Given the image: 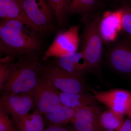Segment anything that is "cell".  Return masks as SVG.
Masks as SVG:
<instances>
[{
    "instance_id": "obj_1",
    "label": "cell",
    "mask_w": 131,
    "mask_h": 131,
    "mask_svg": "<svg viewBox=\"0 0 131 131\" xmlns=\"http://www.w3.org/2000/svg\"><path fill=\"white\" fill-rule=\"evenodd\" d=\"M41 35L35 28L24 22L1 19V54L15 58L24 55L37 54L42 46Z\"/></svg>"
},
{
    "instance_id": "obj_2",
    "label": "cell",
    "mask_w": 131,
    "mask_h": 131,
    "mask_svg": "<svg viewBox=\"0 0 131 131\" xmlns=\"http://www.w3.org/2000/svg\"><path fill=\"white\" fill-rule=\"evenodd\" d=\"M10 64L2 86V95L28 93L32 94L37 85L40 67L37 54L24 55Z\"/></svg>"
},
{
    "instance_id": "obj_3",
    "label": "cell",
    "mask_w": 131,
    "mask_h": 131,
    "mask_svg": "<svg viewBox=\"0 0 131 131\" xmlns=\"http://www.w3.org/2000/svg\"><path fill=\"white\" fill-rule=\"evenodd\" d=\"M101 17L94 14L86 20L82 34V51L87 71L95 70L100 67L103 55V41L100 31Z\"/></svg>"
},
{
    "instance_id": "obj_4",
    "label": "cell",
    "mask_w": 131,
    "mask_h": 131,
    "mask_svg": "<svg viewBox=\"0 0 131 131\" xmlns=\"http://www.w3.org/2000/svg\"><path fill=\"white\" fill-rule=\"evenodd\" d=\"M82 74L68 72L55 63L41 64L40 67V75L50 82L57 89L67 93L84 92Z\"/></svg>"
},
{
    "instance_id": "obj_5",
    "label": "cell",
    "mask_w": 131,
    "mask_h": 131,
    "mask_svg": "<svg viewBox=\"0 0 131 131\" xmlns=\"http://www.w3.org/2000/svg\"><path fill=\"white\" fill-rule=\"evenodd\" d=\"M17 1L35 29L42 35L53 29L56 16L48 0Z\"/></svg>"
},
{
    "instance_id": "obj_6",
    "label": "cell",
    "mask_w": 131,
    "mask_h": 131,
    "mask_svg": "<svg viewBox=\"0 0 131 131\" xmlns=\"http://www.w3.org/2000/svg\"><path fill=\"white\" fill-rule=\"evenodd\" d=\"M59 92L50 82L39 74L32 93L35 110L44 115L60 107L62 104Z\"/></svg>"
},
{
    "instance_id": "obj_7",
    "label": "cell",
    "mask_w": 131,
    "mask_h": 131,
    "mask_svg": "<svg viewBox=\"0 0 131 131\" xmlns=\"http://www.w3.org/2000/svg\"><path fill=\"white\" fill-rule=\"evenodd\" d=\"M108 64L118 73L131 74V39H124L115 42L106 54Z\"/></svg>"
},
{
    "instance_id": "obj_8",
    "label": "cell",
    "mask_w": 131,
    "mask_h": 131,
    "mask_svg": "<svg viewBox=\"0 0 131 131\" xmlns=\"http://www.w3.org/2000/svg\"><path fill=\"white\" fill-rule=\"evenodd\" d=\"M79 27L75 26L59 33L51 45L45 52L43 59L58 58L64 54L77 51L79 43Z\"/></svg>"
},
{
    "instance_id": "obj_9",
    "label": "cell",
    "mask_w": 131,
    "mask_h": 131,
    "mask_svg": "<svg viewBox=\"0 0 131 131\" xmlns=\"http://www.w3.org/2000/svg\"><path fill=\"white\" fill-rule=\"evenodd\" d=\"M35 106L32 94L25 93L2 95L0 107L11 116L15 124L29 114Z\"/></svg>"
},
{
    "instance_id": "obj_10",
    "label": "cell",
    "mask_w": 131,
    "mask_h": 131,
    "mask_svg": "<svg viewBox=\"0 0 131 131\" xmlns=\"http://www.w3.org/2000/svg\"><path fill=\"white\" fill-rule=\"evenodd\" d=\"M94 95L98 101L103 103L119 114L131 118V92L124 89L109 91L93 90Z\"/></svg>"
},
{
    "instance_id": "obj_11",
    "label": "cell",
    "mask_w": 131,
    "mask_h": 131,
    "mask_svg": "<svg viewBox=\"0 0 131 131\" xmlns=\"http://www.w3.org/2000/svg\"><path fill=\"white\" fill-rule=\"evenodd\" d=\"M71 123L75 131H99L101 108L96 105L74 109Z\"/></svg>"
},
{
    "instance_id": "obj_12",
    "label": "cell",
    "mask_w": 131,
    "mask_h": 131,
    "mask_svg": "<svg viewBox=\"0 0 131 131\" xmlns=\"http://www.w3.org/2000/svg\"><path fill=\"white\" fill-rule=\"evenodd\" d=\"M122 30L120 9L107 12L101 17L100 24V33L103 42L110 43L114 42Z\"/></svg>"
},
{
    "instance_id": "obj_13",
    "label": "cell",
    "mask_w": 131,
    "mask_h": 131,
    "mask_svg": "<svg viewBox=\"0 0 131 131\" xmlns=\"http://www.w3.org/2000/svg\"><path fill=\"white\" fill-rule=\"evenodd\" d=\"M57 58L54 63L68 72L83 74L87 71L82 51L68 53Z\"/></svg>"
},
{
    "instance_id": "obj_14",
    "label": "cell",
    "mask_w": 131,
    "mask_h": 131,
    "mask_svg": "<svg viewBox=\"0 0 131 131\" xmlns=\"http://www.w3.org/2000/svg\"><path fill=\"white\" fill-rule=\"evenodd\" d=\"M0 18L18 20L36 29L17 0H0Z\"/></svg>"
},
{
    "instance_id": "obj_15",
    "label": "cell",
    "mask_w": 131,
    "mask_h": 131,
    "mask_svg": "<svg viewBox=\"0 0 131 131\" xmlns=\"http://www.w3.org/2000/svg\"><path fill=\"white\" fill-rule=\"evenodd\" d=\"M102 0H67L68 14H82L83 22L94 14Z\"/></svg>"
},
{
    "instance_id": "obj_16",
    "label": "cell",
    "mask_w": 131,
    "mask_h": 131,
    "mask_svg": "<svg viewBox=\"0 0 131 131\" xmlns=\"http://www.w3.org/2000/svg\"><path fill=\"white\" fill-rule=\"evenodd\" d=\"M62 105L73 109L95 105L98 101L94 95L83 93L70 94L59 92Z\"/></svg>"
},
{
    "instance_id": "obj_17",
    "label": "cell",
    "mask_w": 131,
    "mask_h": 131,
    "mask_svg": "<svg viewBox=\"0 0 131 131\" xmlns=\"http://www.w3.org/2000/svg\"><path fill=\"white\" fill-rule=\"evenodd\" d=\"M74 111V109L62 105L56 110L44 115L49 126H65L71 122Z\"/></svg>"
},
{
    "instance_id": "obj_18",
    "label": "cell",
    "mask_w": 131,
    "mask_h": 131,
    "mask_svg": "<svg viewBox=\"0 0 131 131\" xmlns=\"http://www.w3.org/2000/svg\"><path fill=\"white\" fill-rule=\"evenodd\" d=\"M35 110L15 124L18 131H44V118Z\"/></svg>"
},
{
    "instance_id": "obj_19",
    "label": "cell",
    "mask_w": 131,
    "mask_h": 131,
    "mask_svg": "<svg viewBox=\"0 0 131 131\" xmlns=\"http://www.w3.org/2000/svg\"><path fill=\"white\" fill-rule=\"evenodd\" d=\"M101 126L104 129L117 130L124 122L123 115L109 109L102 113L100 117Z\"/></svg>"
},
{
    "instance_id": "obj_20",
    "label": "cell",
    "mask_w": 131,
    "mask_h": 131,
    "mask_svg": "<svg viewBox=\"0 0 131 131\" xmlns=\"http://www.w3.org/2000/svg\"><path fill=\"white\" fill-rule=\"evenodd\" d=\"M55 13L59 27L65 24L68 15L67 0H48Z\"/></svg>"
},
{
    "instance_id": "obj_21",
    "label": "cell",
    "mask_w": 131,
    "mask_h": 131,
    "mask_svg": "<svg viewBox=\"0 0 131 131\" xmlns=\"http://www.w3.org/2000/svg\"><path fill=\"white\" fill-rule=\"evenodd\" d=\"M120 9L121 11L122 30L131 39V3H124Z\"/></svg>"
},
{
    "instance_id": "obj_22",
    "label": "cell",
    "mask_w": 131,
    "mask_h": 131,
    "mask_svg": "<svg viewBox=\"0 0 131 131\" xmlns=\"http://www.w3.org/2000/svg\"><path fill=\"white\" fill-rule=\"evenodd\" d=\"M0 131H16L9 115L0 107Z\"/></svg>"
},
{
    "instance_id": "obj_23",
    "label": "cell",
    "mask_w": 131,
    "mask_h": 131,
    "mask_svg": "<svg viewBox=\"0 0 131 131\" xmlns=\"http://www.w3.org/2000/svg\"><path fill=\"white\" fill-rule=\"evenodd\" d=\"M44 131H75L73 127L65 126H49Z\"/></svg>"
},
{
    "instance_id": "obj_24",
    "label": "cell",
    "mask_w": 131,
    "mask_h": 131,
    "mask_svg": "<svg viewBox=\"0 0 131 131\" xmlns=\"http://www.w3.org/2000/svg\"><path fill=\"white\" fill-rule=\"evenodd\" d=\"M9 65L0 64V88L2 86L5 81L7 74L8 68Z\"/></svg>"
},
{
    "instance_id": "obj_25",
    "label": "cell",
    "mask_w": 131,
    "mask_h": 131,
    "mask_svg": "<svg viewBox=\"0 0 131 131\" xmlns=\"http://www.w3.org/2000/svg\"><path fill=\"white\" fill-rule=\"evenodd\" d=\"M116 131H131V118L124 121L122 125Z\"/></svg>"
},
{
    "instance_id": "obj_26",
    "label": "cell",
    "mask_w": 131,
    "mask_h": 131,
    "mask_svg": "<svg viewBox=\"0 0 131 131\" xmlns=\"http://www.w3.org/2000/svg\"><path fill=\"white\" fill-rule=\"evenodd\" d=\"M99 131H115L114 130H109V129H104L103 127H101Z\"/></svg>"
},
{
    "instance_id": "obj_27",
    "label": "cell",
    "mask_w": 131,
    "mask_h": 131,
    "mask_svg": "<svg viewBox=\"0 0 131 131\" xmlns=\"http://www.w3.org/2000/svg\"><path fill=\"white\" fill-rule=\"evenodd\" d=\"M120 1H122L123 2V3H124L129 2L131 0H120Z\"/></svg>"
},
{
    "instance_id": "obj_28",
    "label": "cell",
    "mask_w": 131,
    "mask_h": 131,
    "mask_svg": "<svg viewBox=\"0 0 131 131\" xmlns=\"http://www.w3.org/2000/svg\"><path fill=\"white\" fill-rule=\"evenodd\" d=\"M128 3H131V1L130 2H128Z\"/></svg>"
}]
</instances>
